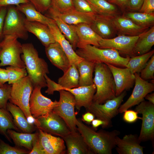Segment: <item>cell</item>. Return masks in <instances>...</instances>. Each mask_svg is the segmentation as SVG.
<instances>
[{
  "label": "cell",
  "mask_w": 154,
  "mask_h": 154,
  "mask_svg": "<svg viewBox=\"0 0 154 154\" xmlns=\"http://www.w3.org/2000/svg\"><path fill=\"white\" fill-rule=\"evenodd\" d=\"M7 133L16 146L31 151L38 137V131L35 133H20L12 129H8Z\"/></svg>",
  "instance_id": "cell-29"
},
{
  "label": "cell",
  "mask_w": 154,
  "mask_h": 154,
  "mask_svg": "<svg viewBox=\"0 0 154 154\" xmlns=\"http://www.w3.org/2000/svg\"><path fill=\"white\" fill-rule=\"evenodd\" d=\"M76 124L77 131L94 154L112 153V149L116 147V138L120 134L118 130L97 132L84 124L80 119H77Z\"/></svg>",
  "instance_id": "cell-1"
},
{
  "label": "cell",
  "mask_w": 154,
  "mask_h": 154,
  "mask_svg": "<svg viewBox=\"0 0 154 154\" xmlns=\"http://www.w3.org/2000/svg\"><path fill=\"white\" fill-rule=\"evenodd\" d=\"M42 88L34 87L29 100V109L31 115L34 118L48 114L52 111L58 101L53 102L41 93Z\"/></svg>",
  "instance_id": "cell-13"
},
{
  "label": "cell",
  "mask_w": 154,
  "mask_h": 154,
  "mask_svg": "<svg viewBox=\"0 0 154 154\" xmlns=\"http://www.w3.org/2000/svg\"><path fill=\"white\" fill-rule=\"evenodd\" d=\"M24 24L27 32L35 35L45 47L56 42L47 25L38 22L29 21L25 18Z\"/></svg>",
  "instance_id": "cell-22"
},
{
  "label": "cell",
  "mask_w": 154,
  "mask_h": 154,
  "mask_svg": "<svg viewBox=\"0 0 154 154\" xmlns=\"http://www.w3.org/2000/svg\"><path fill=\"white\" fill-rule=\"evenodd\" d=\"M139 36L120 35L110 39L102 38L99 41L98 48L115 49L119 54L132 56H133V50Z\"/></svg>",
  "instance_id": "cell-14"
},
{
  "label": "cell",
  "mask_w": 154,
  "mask_h": 154,
  "mask_svg": "<svg viewBox=\"0 0 154 154\" xmlns=\"http://www.w3.org/2000/svg\"><path fill=\"white\" fill-rule=\"evenodd\" d=\"M79 74L77 67L71 64L58 79V84L61 88L71 89L79 87Z\"/></svg>",
  "instance_id": "cell-34"
},
{
  "label": "cell",
  "mask_w": 154,
  "mask_h": 154,
  "mask_svg": "<svg viewBox=\"0 0 154 154\" xmlns=\"http://www.w3.org/2000/svg\"><path fill=\"white\" fill-rule=\"evenodd\" d=\"M30 152L26 149L11 146L0 138V154H29Z\"/></svg>",
  "instance_id": "cell-39"
},
{
  "label": "cell",
  "mask_w": 154,
  "mask_h": 154,
  "mask_svg": "<svg viewBox=\"0 0 154 154\" xmlns=\"http://www.w3.org/2000/svg\"><path fill=\"white\" fill-rule=\"evenodd\" d=\"M72 1L76 10L82 12L95 14L86 0H72Z\"/></svg>",
  "instance_id": "cell-43"
},
{
  "label": "cell",
  "mask_w": 154,
  "mask_h": 154,
  "mask_svg": "<svg viewBox=\"0 0 154 154\" xmlns=\"http://www.w3.org/2000/svg\"><path fill=\"white\" fill-rule=\"evenodd\" d=\"M55 11L62 21L70 25L85 23L90 25L96 15L94 13L80 12L75 8L62 13H60Z\"/></svg>",
  "instance_id": "cell-28"
},
{
  "label": "cell",
  "mask_w": 154,
  "mask_h": 154,
  "mask_svg": "<svg viewBox=\"0 0 154 154\" xmlns=\"http://www.w3.org/2000/svg\"><path fill=\"white\" fill-rule=\"evenodd\" d=\"M129 0H110L109 2L118 6L122 11H125Z\"/></svg>",
  "instance_id": "cell-52"
},
{
  "label": "cell",
  "mask_w": 154,
  "mask_h": 154,
  "mask_svg": "<svg viewBox=\"0 0 154 154\" xmlns=\"http://www.w3.org/2000/svg\"><path fill=\"white\" fill-rule=\"evenodd\" d=\"M78 39L77 48L86 45H91L99 47V42L102 38L92 29L90 25L81 23L72 25Z\"/></svg>",
  "instance_id": "cell-23"
},
{
  "label": "cell",
  "mask_w": 154,
  "mask_h": 154,
  "mask_svg": "<svg viewBox=\"0 0 154 154\" xmlns=\"http://www.w3.org/2000/svg\"><path fill=\"white\" fill-rule=\"evenodd\" d=\"M126 95V92L124 91L119 96L107 100L103 104L93 102L87 111L92 113L97 118L106 122L110 127L112 119L118 113V109Z\"/></svg>",
  "instance_id": "cell-10"
},
{
  "label": "cell",
  "mask_w": 154,
  "mask_h": 154,
  "mask_svg": "<svg viewBox=\"0 0 154 154\" xmlns=\"http://www.w3.org/2000/svg\"><path fill=\"white\" fill-rule=\"evenodd\" d=\"M68 154H94L79 133H71L63 137Z\"/></svg>",
  "instance_id": "cell-25"
},
{
  "label": "cell",
  "mask_w": 154,
  "mask_h": 154,
  "mask_svg": "<svg viewBox=\"0 0 154 154\" xmlns=\"http://www.w3.org/2000/svg\"><path fill=\"white\" fill-rule=\"evenodd\" d=\"M92 127L96 129L100 126H101L103 128H107L109 127L106 122L99 119H94L91 123Z\"/></svg>",
  "instance_id": "cell-51"
},
{
  "label": "cell",
  "mask_w": 154,
  "mask_h": 154,
  "mask_svg": "<svg viewBox=\"0 0 154 154\" xmlns=\"http://www.w3.org/2000/svg\"><path fill=\"white\" fill-rule=\"evenodd\" d=\"M111 19L118 35L138 36L149 29L136 24L123 15L117 16Z\"/></svg>",
  "instance_id": "cell-17"
},
{
  "label": "cell",
  "mask_w": 154,
  "mask_h": 154,
  "mask_svg": "<svg viewBox=\"0 0 154 154\" xmlns=\"http://www.w3.org/2000/svg\"><path fill=\"white\" fill-rule=\"evenodd\" d=\"M144 0H129L126 9L130 11H138L141 8Z\"/></svg>",
  "instance_id": "cell-47"
},
{
  "label": "cell",
  "mask_w": 154,
  "mask_h": 154,
  "mask_svg": "<svg viewBox=\"0 0 154 154\" xmlns=\"http://www.w3.org/2000/svg\"><path fill=\"white\" fill-rule=\"evenodd\" d=\"M17 9L23 13L28 21L38 22L48 25L53 20L43 15L30 2L22 4L16 6Z\"/></svg>",
  "instance_id": "cell-32"
},
{
  "label": "cell",
  "mask_w": 154,
  "mask_h": 154,
  "mask_svg": "<svg viewBox=\"0 0 154 154\" xmlns=\"http://www.w3.org/2000/svg\"><path fill=\"white\" fill-rule=\"evenodd\" d=\"M106 64L112 73L114 80L116 96L133 87L135 83V76L128 68H120L110 64Z\"/></svg>",
  "instance_id": "cell-15"
},
{
  "label": "cell",
  "mask_w": 154,
  "mask_h": 154,
  "mask_svg": "<svg viewBox=\"0 0 154 154\" xmlns=\"http://www.w3.org/2000/svg\"><path fill=\"white\" fill-rule=\"evenodd\" d=\"M18 38L11 36H4L0 42V66H12L25 68L21 56L22 44Z\"/></svg>",
  "instance_id": "cell-6"
},
{
  "label": "cell",
  "mask_w": 154,
  "mask_h": 154,
  "mask_svg": "<svg viewBox=\"0 0 154 154\" xmlns=\"http://www.w3.org/2000/svg\"><path fill=\"white\" fill-rule=\"evenodd\" d=\"M33 123L38 129L62 138L72 133L63 119L52 111L35 118Z\"/></svg>",
  "instance_id": "cell-9"
},
{
  "label": "cell",
  "mask_w": 154,
  "mask_h": 154,
  "mask_svg": "<svg viewBox=\"0 0 154 154\" xmlns=\"http://www.w3.org/2000/svg\"><path fill=\"white\" fill-rule=\"evenodd\" d=\"M137 135H125L122 138L117 136L116 139V150L119 154H143L144 147Z\"/></svg>",
  "instance_id": "cell-20"
},
{
  "label": "cell",
  "mask_w": 154,
  "mask_h": 154,
  "mask_svg": "<svg viewBox=\"0 0 154 154\" xmlns=\"http://www.w3.org/2000/svg\"><path fill=\"white\" fill-rule=\"evenodd\" d=\"M8 82V78L6 69L0 68V84L4 85Z\"/></svg>",
  "instance_id": "cell-54"
},
{
  "label": "cell",
  "mask_w": 154,
  "mask_h": 154,
  "mask_svg": "<svg viewBox=\"0 0 154 154\" xmlns=\"http://www.w3.org/2000/svg\"><path fill=\"white\" fill-rule=\"evenodd\" d=\"M30 2L29 0H0V7L16 5Z\"/></svg>",
  "instance_id": "cell-48"
},
{
  "label": "cell",
  "mask_w": 154,
  "mask_h": 154,
  "mask_svg": "<svg viewBox=\"0 0 154 154\" xmlns=\"http://www.w3.org/2000/svg\"><path fill=\"white\" fill-rule=\"evenodd\" d=\"M154 53V50H153L142 55L131 56L130 58L126 68L132 74L140 73Z\"/></svg>",
  "instance_id": "cell-36"
},
{
  "label": "cell",
  "mask_w": 154,
  "mask_h": 154,
  "mask_svg": "<svg viewBox=\"0 0 154 154\" xmlns=\"http://www.w3.org/2000/svg\"><path fill=\"white\" fill-rule=\"evenodd\" d=\"M107 0V1H108L109 2L110 1V0Z\"/></svg>",
  "instance_id": "cell-57"
},
{
  "label": "cell",
  "mask_w": 154,
  "mask_h": 154,
  "mask_svg": "<svg viewBox=\"0 0 154 154\" xmlns=\"http://www.w3.org/2000/svg\"><path fill=\"white\" fill-rule=\"evenodd\" d=\"M140 78L147 81L154 79V55L151 57L144 68L140 72Z\"/></svg>",
  "instance_id": "cell-41"
},
{
  "label": "cell",
  "mask_w": 154,
  "mask_h": 154,
  "mask_svg": "<svg viewBox=\"0 0 154 154\" xmlns=\"http://www.w3.org/2000/svg\"><path fill=\"white\" fill-rule=\"evenodd\" d=\"M8 129L21 131L15 125L10 112L7 110L0 108V134L4 136L9 142L12 143L11 139L7 133Z\"/></svg>",
  "instance_id": "cell-35"
},
{
  "label": "cell",
  "mask_w": 154,
  "mask_h": 154,
  "mask_svg": "<svg viewBox=\"0 0 154 154\" xmlns=\"http://www.w3.org/2000/svg\"><path fill=\"white\" fill-rule=\"evenodd\" d=\"M35 9L41 13L47 11L51 6L52 0H29Z\"/></svg>",
  "instance_id": "cell-44"
},
{
  "label": "cell",
  "mask_w": 154,
  "mask_h": 154,
  "mask_svg": "<svg viewBox=\"0 0 154 154\" xmlns=\"http://www.w3.org/2000/svg\"><path fill=\"white\" fill-rule=\"evenodd\" d=\"M4 85H2V84H0V87H2L4 86Z\"/></svg>",
  "instance_id": "cell-56"
},
{
  "label": "cell",
  "mask_w": 154,
  "mask_h": 154,
  "mask_svg": "<svg viewBox=\"0 0 154 154\" xmlns=\"http://www.w3.org/2000/svg\"><path fill=\"white\" fill-rule=\"evenodd\" d=\"M48 17L55 21L60 32L71 45L75 50L77 48L78 39L76 32L72 25L67 24L62 21L56 12L50 7L47 11Z\"/></svg>",
  "instance_id": "cell-24"
},
{
  "label": "cell",
  "mask_w": 154,
  "mask_h": 154,
  "mask_svg": "<svg viewBox=\"0 0 154 154\" xmlns=\"http://www.w3.org/2000/svg\"><path fill=\"white\" fill-rule=\"evenodd\" d=\"M60 99L57 105L52 112L61 117L69 128L72 133L77 132L74 111L76 102L74 96L70 92L64 90L59 91Z\"/></svg>",
  "instance_id": "cell-7"
},
{
  "label": "cell",
  "mask_w": 154,
  "mask_h": 154,
  "mask_svg": "<svg viewBox=\"0 0 154 154\" xmlns=\"http://www.w3.org/2000/svg\"><path fill=\"white\" fill-rule=\"evenodd\" d=\"M75 52L83 59L95 63H101L126 68L129 56H121L118 51L111 48H101L91 45L78 48Z\"/></svg>",
  "instance_id": "cell-3"
},
{
  "label": "cell",
  "mask_w": 154,
  "mask_h": 154,
  "mask_svg": "<svg viewBox=\"0 0 154 154\" xmlns=\"http://www.w3.org/2000/svg\"><path fill=\"white\" fill-rule=\"evenodd\" d=\"M38 138L45 154H64L66 153L64 140L60 137L38 129Z\"/></svg>",
  "instance_id": "cell-18"
},
{
  "label": "cell",
  "mask_w": 154,
  "mask_h": 154,
  "mask_svg": "<svg viewBox=\"0 0 154 154\" xmlns=\"http://www.w3.org/2000/svg\"><path fill=\"white\" fill-rule=\"evenodd\" d=\"M47 25L56 41L60 44L67 55L71 65L74 64L77 67L84 59L76 54L71 45L60 32L54 20Z\"/></svg>",
  "instance_id": "cell-19"
},
{
  "label": "cell",
  "mask_w": 154,
  "mask_h": 154,
  "mask_svg": "<svg viewBox=\"0 0 154 154\" xmlns=\"http://www.w3.org/2000/svg\"><path fill=\"white\" fill-rule=\"evenodd\" d=\"M124 112L123 119L127 123H132L135 122L138 119H141V118L138 117V113L135 110H127Z\"/></svg>",
  "instance_id": "cell-45"
},
{
  "label": "cell",
  "mask_w": 154,
  "mask_h": 154,
  "mask_svg": "<svg viewBox=\"0 0 154 154\" xmlns=\"http://www.w3.org/2000/svg\"><path fill=\"white\" fill-rule=\"evenodd\" d=\"M95 63L83 59L78 65L79 74V86H88L94 84L93 74Z\"/></svg>",
  "instance_id": "cell-33"
},
{
  "label": "cell",
  "mask_w": 154,
  "mask_h": 154,
  "mask_svg": "<svg viewBox=\"0 0 154 154\" xmlns=\"http://www.w3.org/2000/svg\"><path fill=\"white\" fill-rule=\"evenodd\" d=\"M6 109L11 114L14 123L17 127L23 133H33L37 128L33 123L27 120L24 114L19 107L8 102Z\"/></svg>",
  "instance_id": "cell-26"
},
{
  "label": "cell",
  "mask_w": 154,
  "mask_h": 154,
  "mask_svg": "<svg viewBox=\"0 0 154 154\" xmlns=\"http://www.w3.org/2000/svg\"><path fill=\"white\" fill-rule=\"evenodd\" d=\"M135 86L131 94L123 104L120 106L118 113H121L130 108L144 101L148 94L154 90V84L141 78L138 73H135Z\"/></svg>",
  "instance_id": "cell-12"
},
{
  "label": "cell",
  "mask_w": 154,
  "mask_h": 154,
  "mask_svg": "<svg viewBox=\"0 0 154 154\" xmlns=\"http://www.w3.org/2000/svg\"><path fill=\"white\" fill-rule=\"evenodd\" d=\"M11 85L4 84L0 87V108L7 110L6 106L10 97Z\"/></svg>",
  "instance_id": "cell-42"
},
{
  "label": "cell",
  "mask_w": 154,
  "mask_h": 154,
  "mask_svg": "<svg viewBox=\"0 0 154 154\" xmlns=\"http://www.w3.org/2000/svg\"><path fill=\"white\" fill-rule=\"evenodd\" d=\"M8 78V84H11L19 81L27 76L25 68L10 66L6 68Z\"/></svg>",
  "instance_id": "cell-38"
},
{
  "label": "cell",
  "mask_w": 154,
  "mask_h": 154,
  "mask_svg": "<svg viewBox=\"0 0 154 154\" xmlns=\"http://www.w3.org/2000/svg\"><path fill=\"white\" fill-rule=\"evenodd\" d=\"M135 110L142 114V123L138 139L141 142L153 140L154 138V104L144 100Z\"/></svg>",
  "instance_id": "cell-11"
},
{
  "label": "cell",
  "mask_w": 154,
  "mask_h": 154,
  "mask_svg": "<svg viewBox=\"0 0 154 154\" xmlns=\"http://www.w3.org/2000/svg\"><path fill=\"white\" fill-rule=\"evenodd\" d=\"M123 15L142 27L149 28L154 26V13L129 11L125 13Z\"/></svg>",
  "instance_id": "cell-37"
},
{
  "label": "cell",
  "mask_w": 154,
  "mask_h": 154,
  "mask_svg": "<svg viewBox=\"0 0 154 154\" xmlns=\"http://www.w3.org/2000/svg\"><path fill=\"white\" fill-rule=\"evenodd\" d=\"M94 71L93 81L96 91L93 102L102 104L116 97L115 84L112 73L106 64L95 63Z\"/></svg>",
  "instance_id": "cell-4"
},
{
  "label": "cell",
  "mask_w": 154,
  "mask_h": 154,
  "mask_svg": "<svg viewBox=\"0 0 154 154\" xmlns=\"http://www.w3.org/2000/svg\"><path fill=\"white\" fill-rule=\"evenodd\" d=\"M22 45L23 60L34 87H46L44 76L49 73L47 63L39 57L37 50L32 44L26 43Z\"/></svg>",
  "instance_id": "cell-2"
},
{
  "label": "cell",
  "mask_w": 154,
  "mask_h": 154,
  "mask_svg": "<svg viewBox=\"0 0 154 154\" xmlns=\"http://www.w3.org/2000/svg\"><path fill=\"white\" fill-rule=\"evenodd\" d=\"M1 7H0V9L1 8Z\"/></svg>",
  "instance_id": "cell-58"
},
{
  "label": "cell",
  "mask_w": 154,
  "mask_h": 154,
  "mask_svg": "<svg viewBox=\"0 0 154 154\" xmlns=\"http://www.w3.org/2000/svg\"><path fill=\"white\" fill-rule=\"evenodd\" d=\"M21 12L12 5L7 8L3 31V37L11 36L24 40L28 38L24 24V18Z\"/></svg>",
  "instance_id": "cell-8"
},
{
  "label": "cell",
  "mask_w": 154,
  "mask_h": 154,
  "mask_svg": "<svg viewBox=\"0 0 154 154\" xmlns=\"http://www.w3.org/2000/svg\"><path fill=\"white\" fill-rule=\"evenodd\" d=\"M34 87L30 77L27 75L12 84L9 100L21 109L29 121L31 120L33 123L35 118L30 112L29 100Z\"/></svg>",
  "instance_id": "cell-5"
},
{
  "label": "cell",
  "mask_w": 154,
  "mask_h": 154,
  "mask_svg": "<svg viewBox=\"0 0 154 154\" xmlns=\"http://www.w3.org/2000/svg\"><path fill=\"white\" fill-rule=\"evenodd\" d=\"M7 11V7H1L0 9V42L3 38V28L5 19Z\"/></svg>",
  "instance_id": "cell-49"
},
{
  "label": "cell",
  "mask_w": 154,
  "mask_h": 154,
  "mask_svg": "<svg viewBox=\"0 0 154 154\" xmlns=\"http://www.w3.org/2000/svg\"><path fill=\"white\" fill-rule=\"evenodd\" d=\"M95 117V116L92 113L87 112L82 115L81 119L87 123L90 124L94 119Z\"/></svg>",
  "instance_id": "cell-53"
},
{
  "label": "cell",
  "mask_w": 154,
  "mask_h": 154,
  "mask_svg": "<svg viewBox=\"0 0 154 154\" xmlns=\"http://www.w3.org/2000/svg\"><path fill=\"white\" fill-rule=\"evenodd\" d=\"M29 154H45L38 137L35 142L32 149Z\"/></svg>",
  "instance_id": "cell-50"
},
{
  "label": "cell",
  "mask_w": 154,
  "mask_h": 154,
  "mask_svg": "<svg viewBox=\"0 0 154 154\" xmlns=\"http://www.w3.org/2000/svg\"><path fill=\"white\" fill-rule=\"evenodd\" d=\"M154 45V27L139 35L133 50V56L142 55L150 51Z\"/></svg>",
  "instance_id": "cell-31"
},
{
  "label": "cell",
  "mask_w": 154,
  "mask_h": 154,
  "mask_svg": "<svg viewBox=\"0 0 154 154\" xmlns=\"http://www.w3.org/2000/svg\"><path fill=\"white\" fill-rule=\"evenodd\" d=\"M46 56L51 63L63 72L70 66L69 60L60 44L56 42L45 47Z\"/></svg>",
  "instance_id": "cell-21"
},
{
  "label": "cell",
  "mask_w": 154,
  "mask_h": 154,
  "mask_svg": "<svg viewBox=\"0 0 154 154\" xmlns=\"http://www.w3.org/2000/svg\"><path fill=\"white\" fill-rule=\"evenodd\" d=\"M50 7L60 13L74 8L72 0H52Z\"/></svg>",
  "instance_id": "cell-40"
},
{
  "label": "cell",
  "mask_w": 154,
  "mask_h": 154,
  "mask_svg": "<svg viewBox=\"0 0 154 154\" xmlns=\"http://www.w3.org/2000/svg\"><path fill=\"white\" fill-rule=\"evenodd\" d=\"M139 11L146 13H154V0H144Z\"/></svg>",
  "instance_id": "cell-46"
},
{
  "label": "cell",
  "mask_w": 154,
  "mask_h": 154,
  "mask_svg": "<svg viewBox=\"0 0 154 154\" xmlns=\"http://www.w3.org/2000/svg\"><path fill=\"white\" fill-rule=\"evenodd\" d=\"M145 98L148 100L149 102L154 104V93L147 94L145 96Z\"/></svg>",
  "instance_id": "cell-55"
},
{
  "label": "cell",
  "mask_w": 154,
  "mask_h": 154,
  "mask_svg": "<svg viewBox=\"0 0 154 154\" xmlns=\"http://www.w3.org/2000/svg\"><path fill=\"white\" fill-rule=\"evenodd\" d=\"M61 90L68 91L74 96L76 102L75 107L77 110H79L81 107H84L87 110L93 102L96 88L94 84L71 89L61 88L58 84V91Z\"/></svg>",
  "instance_id": "cell-16"
},
{
  "label": "cell",
  "mask_w": 154,
  "mask_h": 154,
  "mask_svg": "<svg viewBox=\"0 0 154 154\" xmlns=\"http://www.w3.org/2000/svg\"><path fill=\"white\" fill-rule=\"evenodd\" d=\"M96 14L111 19L120 15L116 6L106 0H86Z\"/></svg>",
  "instance_id": "cell-30"
},
{
  "label": "cell",
  "mask_w": 154,
  "mask_h": 154,
  "mask_svg": "<svg viewBox=\"0 0 154 154\" xmlns=\"http://www.w3.org/2000/svg\"><path fill=\"white\" fill-rule=\"evenodd\" d=\"M90 26L93 31L103 39L112 38L117 34L111 19L104 17L96 14Z\"/></svg>",
  "instance_id": "cell-27"
}]
</instances>
